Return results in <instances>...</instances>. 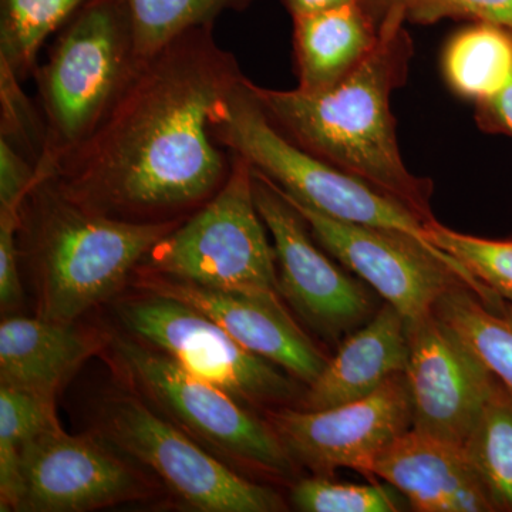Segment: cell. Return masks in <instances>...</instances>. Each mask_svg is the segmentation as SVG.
<instances>
[{"label": "cell", "instance_id": "f546056e", "mask_svg": "<svg viewBox=\"0 0 512 512\" xmlns=\"http://www.w3.org/2000/svg\"><path fill=\"white\" fill-rule=\"evenodd\" d=\"M20 212L0 211V306L2 312L18 308L23 299L19 261Z\"/></svg>", "mask_w": 512, "mask_h": 512}, {"label": "cell", "instance_id": "cb8c5ba5", "mask_svg": "<svg viewBox=\"0 0 512 512\" xmlns=\"http://www.w3.org/2000/svg\"><path fill=\"white\" fill-rule=\"evenodd\" d=\"M495 511H512V393L498 382L464 443Z\"/></svg>", "mask_w": 512, "mask_h": 512}, {"label": "cell", "instance_id": "9c48e42d", "mask_svg": "<svg viewBox=\"0 0 512 512\" xmlns=\"http://www.w3.org/2000/svg\"><path fill=\"white\" fill-rule=\"evenodd\" d=\"M282 194L301 212L320 247L372 286L406 323L434 313L437 302L460 285L476 293L488 308H504L503 299L446 252L402 232L333 220Z\"/></svg>", "mask_w": 512, "mask_h": 512}, {"label": "cell", "instance_id": "3957f363", "mask_svg": "<svg viewBox=\"0 0 512 512\" xmlns=\"http://www.w3.org/2000/svg\"><path fill=\"white\" fill-rule=\"evenodd\" d=\"M181 222L117 220L80 207L55 178L37 181L20 210L19 249L35 269L39 316L74 323L117 292Z\"/></svg>", "mask_w": 512, "mask_h": 512}, {"label": "cell", "instance_id": "d6a6232c", "mask_svg": "<svg viewBox=\"0 0 512 512\" xmlns=\"http://www.w3.org/2000/svg\"><path fill=\"white\" fill-rule=\"evenodd\" d=\"M355 2H359V0H281L282 5L288 10L291 18L342 8V6Z\"/></svg>", "mask_w": 512, "mask_h": 512}, {"label": "cell", "instance_id": "2e32d148", "mask_svg": "<svg viewBox=\"0 0 512 512\" xmlns=\"http://www.w3.org/2000/svg\"><path fill=\"white\" fill-rule=\"evenodd\" d=\"M373 476L396 488L419 512L495 511L464 446L414 429L380 454Z\"/></svg>", "mask_w": 512, "mask_h": 512}, {"label": "cell", "instance_id": "ac0fdd59", "mask_svg": "<svg viewBox=\"0 0 512 512\" xmlns=\"http://www.w3.org/2000/svg\"><path fill=\"white\" fill-rule=\"evenodd\" d=\"M100 346L97 336L73 323L9 316L0 325V384L55 400Z\"/></svg>", "mask_w": 512, "mask_h": 512}, {"label": "cell", "instance_id": "30bf717a", "mask_svg": "<svg viewBox=\"0 0 512 512\" xmlns=\"http://www.w3.org/2000/svg\"><path fill=\"white\" fill-rule=\"evenodd\" d=\"M124 329L173 357L192 375L217 384L238 402H284L295 393L292 380L274 363L239 345L227 330L194 306L144 291L117 306Z\"/></svg>", "mask_w": 512, "mask_h": 512}, {"label": "cell", "instance_id": "4dcf8cb0", "mask_svg": "<svg viewBox=\"0 0 512 512\" xmlns=\"http://www.w3.org/2000/svg\"><path fill=\"white\" fill-rule=\"evenodd\" d=\"M36 184V165L0 140V211L20 212Z\"/></svg>", "mask_w": 512, "mask_h": 512}, {"label": "cell", "instance_id": "e0dca14e", "mask_svg": "<svg viewBox=\"0 0 512 512\" xmlns=\"http://www.w3.org/2000/svg\"><path fill=\"white\" fill-rule=\"evenodd\" d=\"M409 359L406 319L386 303L365 328L343 342L309 384L303 409L323 410L362 399L390 377L404 373Z\"/></svg>", "mask_w": 512, "mask_h": 512}, {"label": "cell", "instance_id": "6da1fadb", "mask_svg": "<svg viewBox=\"0 0 512 512\" xmlns=\"http://www.w3.org/2000/svg\"><path fill=\"white\" fill-rule=\"evenodd\" d=\"M244 76L214 26L175 37L140 59L99 127L60 163L57 187L117 220H187L231 174L232 154L214 140L211 124Z\"/></svg>", "mask_w": 512, "mask_h": 512}, {"label": "cell", "instance_id": "7402d4cb", "mask_svg": "<svg viewBox=\"0 0 512 512\" xmlns=\"http://www.w3.org/2000/svg\"><path fill=\"white\" fill-rule=\"evenodd\" d=\"M59 426L55 400L0 384V505L18 511L23 497L22 460L25 443Z\"/></svg>", "mask_w": 512, "mask_h": 512}, {"label": "cell", "instance_id": "d4e9b609", "mask_svg": "<svg viewBox=\"0 0 512 512\" xmlns=\"http://www.w3.org/2000/svg\"><path fill=\"white\" fill-rule=\"evenodd\" d=\"M254 0H127L140 59L154 55L175 37L214 26L227 10L247 9Z\"/></svg>", "mask_w": 512, "mask_h": 512}, {"label": "cell", "instance_id": "8fae6325", "mask_svg": "<svg viewBox=\"0 0 512 512\" xmlns=\"http://www.w3.org/2000/svg\"><path fill=\"white\" fill-rule=\"evenodd\" d=\"M268 421L293 460L319 476L350 468L367 478L380 454L412 429V404L404 373L353 402L323 410L281 409Z\"/></svg>", "mask_w": 512, "mask_h": 512}, {"label": "cell", "instance_id": "52a82bcc", "mask_svg": "<svg viewBox=\"0 0 512 512\" xmlns=\"http://www.w3.org/2000/svg\"><path fill=\"white\" fill-rule=\"evenodd\" d=\"M110 348L121 375L191 436L242 466L291 476L295 460L268 420L258 419L217 384L192 375L134 336L116 335Z\"/></svg>", "mask_w": 512, "mask_h": 512}, {"label": "cell", "instance_id": "4fadbf2b", "mask_svg": "<svg viewBox=\"0 0 512 512\" xmlns=\"http://www.w3.org/2000/svg\"><path fill=\"white\" fill-rule=\"evenodd\" d=\"M412 429L464 446L497 377L434 313L407 323Z\"/></svg>", "mask_w": 512, "mask_h": 512}, {"label": "cell", "instance_id": "4316f807", "mask_svg": "<svg viewBox=\"0 0 512 512\" xmlns=\"http://www.w3.org/2000/svg\"><path fill=\"white\" fill-rule=\"evenodd\" d=\"M377 29L384 19L433 25L444 19L487 22L512 30V0H359Z\"/></svg>", "mask_w": 512, "mask_h": 512}, {"label": "cell", "instance_id": "d6986e66", "mask_svg": "<svg viewBox=\"0 0 512 512\" xmlns=\"http://www.w3.org/2000/svg\"><path fill=\"white\" fill-rule=\"evenodd\" d=\"M293 59L302 92L329 89L355 72L377 42L379 29L359 2L295 16Z\"/></svg>", "mask_w": 512, "mask_h": 512}, {"label": "cell", "instance_id": "1f68e13d", "mask_svg": "<svg viewBox=\"0 0 512 512\" xmlns=\"http://www.w3.org/2000/svg\"><path fill=\"white\" fill-rule=\"evenodd\" d=\"M476 106L478 126L488 133H501L512 137V80L503 92Z\"/></svg>", "mask_w": 512, "mask_h": 512}, {"label": "cell", "instance_id": "ffe728a7", "mask_svg": "<svg viewBox=\"0 0 512 512\" xmlns=\"http://www.w3.org/2000/svg\"><path fill=\"white\" fill-rule=\"evenodd\" d=\"M444 79L463 99L480 104L512 80V30L473 22L448 40L441 57Z\"/></svg>", "mask_w": 512, "mask_h": 512}, {"label": "cell", "instance_id": "83f0119b", "mask_svg": "<svg viewBox=\"0 0 512 512\" xmlns=\"http://www.w3.org/2000/svg\"><path fill=\"white\" fill-rule=\"evenodd\" d=\"M0 140L37 165L46 141L42 111L26 96L22 80L0 60Z\"/></svg>", "mask_w": 512, "mask_h": 512}, {"label": "cell", "instance_id": "8992f818", "mask_svg": "<svg viewBox=\"0 0 512 512\" xmlns=\"http://www.w3.org/2000/svg\"><path fill=\"white\" fill-rule=\"evenodd\" d=\"M231 154L224 187L158 241L140 266L205 288L279 295L275 249L256 208L251 164Z\"/></svg>", "mask_w": 512, "mask_h": 512}, {"label": "cell", "instance_id": "484cf974", "mask_svg": "<svg viewBox=\"0 0 512 512\" xmlns=\"http://www.w3.org/2000/svg\"><path fill=\"white\" fill-rule=\"evenodd\" d=\"M426 228L434 247L453 256L481 284L512 305V241L461 234L437 220L427 222Z\"/></svg>", "mask_w": 512, "mask_h": 512}, {"label": "cell", "instance_id": "7c38bea8", "mask_svg": "<svg viewBox=\"0 0 512 512\" xmlns=\"http://www.w3.org/2000/svg\"><path fill=\"white\" fill-rule=\"evenodd\" d=\"M252 173L255 204L272 237L282 295L323 335H339L365 319L370 301L362 285L315 245L308 222L278 185L254 168Z\"/></svg>", "mask_w": 512, "mask_h": 512}, {"label": "cell", "instance_id": "277c9868", "mask_svg": "<svg viewBox=\"0 0 512 512\" xmlns=\"http://www.w3.org/2000/svg\"><path fill=\"white\" fill-rule=\"evenodd\" d=\"M136 36L127 0H89L56 33L35 74L46 126L36 183L87 140L136 72Z\"/></svg>", "mask_w": 512, "mask_h": 512}, {"label": "cell", "instance_id": "9a60e30c", "mask_svg": "<svg viewBox=\"0 0 512 512\" xmlns=\"http://www.w3.org/2000/svg\"><path fill=\"white\" fill-rule=\"evenodd\" d=\"M138 288L188 303L215 320L239 345L312 384L328 360L306 338L279 295L221 291L137 268Z\"/></svg>", "mask_w": 512, "mask_h": 512}, {"label": "cell", "instance_id": "7a4b0ae2", "mask_svg": "<svg viewBox=\"0 0 512 512\" xmlns=\"http://www.w3.org/2000/svg\"><path fill=\"white\" fill-rule=\"evenodd\" d=\"M414 46L403 20L384 19L369 56L345 80L320 92L274 90L247 80L266 119L313 157L372 185L413 211L431 212L433 184L407 170L390 96L406 83Z\"/></svg>", "mask_w": 512, "mask_h": 512}, {"label": "cell", "instance_id": "ba28073f", "mask_svg": "<svg viewBox=\"0 0 512 512\" xmlns=\"http://www.w3.org/2000/svg\"><path fill=\"white\" fill-rule=\"evenodd\" d=\"M97 437L150 468L171 493L204 512L284 510L271 488L251 483L154 413L136 394L110 393L97 406Z\"/></svg>", "mask_w": 512, "mask_h": 512}, {"label": "cell", "instance_id": "603a6c76", "mask_svg": "<svg viewBox=\"0 0 512 512\" xmlns=\"http://www.w3.org/2000/svg\"><path fill=\"white\" fill-rule=\"evenodd\" d=\"M89 0H0V60L20 80L35 74L50 36Z\"/></svg>", "mask_w": 512, "mask_h": 512}, {"label": "cell", "instance_id": "5bb4252c", "mask_svg": "<svg viewBox=\"0 0 512 512\" xmlns=\"http://www.w3.org/2000/svg\"><path fill=\"white\" fill-rule=\"evenodd\" d=\"M23 497L19 511L80 512L144 497L147 484L97 437L72 436L62 427L37 434L20 451Z\"/></svg>", "mask_w": 512, "mask_h": 512}, {"label": "cell", "instance_id": "44dd1931", "mask_svg": "<svg viewBox=\"0 0 512 512\" xmlns=\"http://www.w3.org/2000/svg\"><path fill=\"white\" fill-rule=\"evenodd\" d=\"M434 315L473 350L512 393V305L491 309L460 285L437 302Z\"/></svg>", "mask_w": 512, "mask_h": 512}, {"label": "cell", "instance_id": "f1b7e54d", "mask_svg": "<svg viewBox=\"0 0 512 512\" xmlns=\"http://www.w3.org/2000/svg\"><path fill=\"white\" fill-rule=\"evenodd\" d=\"M292 503L305 512H396L399 501L382 485L332 483L323 476L305 478L292 490Z\"/></svg>", "mask_w": 512, "mask_h": 512}, {"label": "cell", "instance_id": "5b68a950", "mask_svg": "<svg viewBox=\"0 0 512 512\" xmlns=\"http://www.w3.org/2000/svg\"><path fill=\"white\" fill-rule=\"evenodd\" d=\"M247 80L242 77L215 111L212 137L221 147L238 154L286 194L326 217L402 232L439 249L427 237L426 222L409 208L282 136L249 92Z\"/></svg>", "mask_w": 512, "mask_h": 512}]
</instances>
